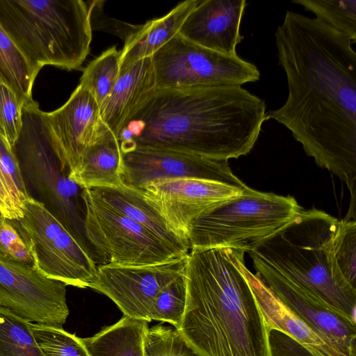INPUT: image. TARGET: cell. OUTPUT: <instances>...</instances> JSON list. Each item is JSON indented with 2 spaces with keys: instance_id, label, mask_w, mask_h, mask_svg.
<instances>
[{
  "instance_id": "30bf717a",
  "label": "cell",
  "mask_w": 356,
  "mask_h": 356,
  "mask_svg": "<svg viewBox=\"0 0 356 356\" xmlns=\"http://www.w3.org/2000/svg\"><path fill=\"white\" fill-rule=\"evenodd\" d=\"M156 89L238 86L259 79L257 66L177 34L151 57Z\"/></svg>"
},
{
  "instance_id": "d6986e66",
  "label": "cell",
  "mask_w": 356,
  "mask_h": 356,
  "mask_svg": "<svg viewBox=\"0 0 356 356\" xmlns=\"http://www.w3.org/2000/svg\"><path fill=\"white\" fill-rule=\"evenodd\" d=\"M155 90L151 57L120 72L112 91L99 108L103 122L119 140L122 131Z\"/></svg>"
},
{
  "instance_id": "ac0fdd59",
  "label": "cell",
  "mask_w": 356,
  "mask_h": 356,
  "mask_svg": "<svg viewBox=\"0 0 356 356\" xmlns=\"http://www.w3.org/2000/svg\"><path fill=\"white\" fill-rule=\"evenodd\" d=\"M243 258L239 261L240 268L270 331L273 330L284 334L310 356H350L325 340L282 302L259 276L253 274L246 268Z\"/></svg>"
},
{
  "instance_id": "3957f363",
  "label": "cell",
  "mask_w": 356,
  "mask_h": 356,
  "mask_svg": "<svg viewBox=\"0 0 356 356\" xmlns=\"http://www.w3.org/2000/svg\"><path fill=\"white\" fill-rule=\"evenodd\" d=\"M231 248L191 249L178 331L200 356H272L270 329Z\"/></svg>"
},
{
  "instance_id": "d590c367",
  "label": "cell",
  "mask_w": 356,
  "mask_h": 356,
  "mask_svg": "<svg viewBox=\"0 0 356 356\" xmlns=\"http://www.w3.org/2000/svg\"><path fill=\"white\" fill-rule=\"evenodd\" d=\"M0 215H1V213H0Z\"/></svg>"
},
{
  "instance_id": "2e32d148",
  "label": "cell",
  "mask_w": 356,
  "mask_h": 356,
  "mask_svg": "<svg viewBox=\"0 0 356 356\" xmlns=\"http://www.w3.org/2000/svg\"><path fill=\"white\" fill-rule=\"evenodd\" d=\"M257 275L287 307L328 342L350 356H355L356 326L327 309L296 284L252 258Z\"/></svg>"
},
{
  "instance_id": "8fae6325",
  "label": "cell",
  "mask_w": 356,
  "mask_h": 356,
  "mask_svg": "<svg viewBox=\"0 0 356 356\" xmlns=\"http://www.w3.org/2000/svg\"><path fill=\"white\" fill-rule=\"evenodd\" d=\"M246 188L201 179L161 178L146 183L140 189L169 230L190 246L189 232L195 220L222 202L240 196Z\"/></svg>"
},
{
  "instance_id": "1f68e13d",
  "label": "cell",
  "mask_w": 356,
  "mask_h": 356,
  "mask_svg": "<svg viewBox=\"0 0 356 356\" xmlns=\"http://www.w3.org/2000/svg\"><path fill=\"white\" fill-rule=\"evenodd\" d=\"M0 121L3 136L13 147L22 125V105L15 94L6 85L0 83Z\"/></svg>"
},
{
  "instance_id": "ffe728a7",
  "label": "cell",
  "mask_w": 356,
  "mask_h": 356,
  "mask_svg": "<svg viewBox=\"0 0 356 356\" xmlns=\"http://www.w3.org/2000/svg\"><path fill=\"white\" fill-rule=\"evenodd\" d=\"M199 1H182L165 15L148 21L131 31L120 51V72L141 59L152 57L176 36Z\"/></svg>"
},
{
  "instance_id": "4316f807",
  "label": "cell",
  "mask_w": 356,
  "mask_h": 356,
  "mask_svg": "<svg viewBox=\"0 0 356 356\" xmlns=\"http://www.w3.org/2000/svg\"><path fill=\"white\" fill-rule=\"evenodd\" d=\"M316 18L356 42V0H293Z\"/></svg>"
},
{
  "instance_id": "d4e9b609",
  "label": "cell",
  "mask_w": 356,
  "mask_h": 356,
  "mask_svg": "<svg viewBox=\"0 0 356 356\" xmlns=\"http://www.w3.org/2000/svg\"><path fill=\"white\" fill-rule=\"evenodd\" d=\"M30 323L0 307V356H45Z\"/></svg>"
},
{
  "instance_id": "603a6c76",
  "label": "cell",
  "mask_w": 356,
  "mask_h": 356,
  "mask_svg": "<svg viewBox=\"0 0 356 356\" xmlns=\"http://www.w3.org/2000/svg\"><path fill=\"white\" fill-rule=\"evenodd\" d=\"M149 323L124 315L115 324L81 340L89 356H145Z\"/></svg>"
},
{
  "instance_id": "5bb4252c",
  "label": "cell",
  "mask_w": 356,
  "mask_h": 356,
  "mask_svg": "<svg viewBox=\"0 0 356 356\" xmlns=\"http://www.w3.org/2000/svg\"><path fill=\"white\" fill-rule=\"evenodd\" d=\"M188 255L149 266L101 264L89 288L109 298L124 316L149 322V312L155 298L184 274Z\"/></svg>"
},
{
  "instance_id": "83f0119b",
  "label": "cell",
  "mask_w": 356,
  "mask_h": 356,
  "mask_svg": "<svg viewBox=\"0 0 356 356\" xmlns=\"http://www.w3.org/2000/svg\"><path fill=\"white\" fill-rule=\"evenodd\" d=\"M332 257L337 275L356 288L355 220H338L332 239Z\"/></svg>"
},
{
  "instance_id": "ba28073f",
  "label": "cell",
  "mask_w": 356,
  "mask_h": 356,
  "mask_svg": "<svg viewBox=\"0 0 356 356\" xmlns=\"http://www.w3.org/2000/svg\"><path fill=\"white\" fill-rule=\"evenodd\" d=\"M10 220L26 244L38 271L67 286L89 287L97 269L91 252L83 238L42 202L29 196L23 216Z\"/></svg>"
},
{
  "instance_id": "7402d4cb",
  "label": "cell",
  "mask_w": 356,
  "mask_h": 356,
  "mask_svg": "<svg viewBox=\"0 0 356 356\" xmlns=\"http://www.w3.org/2000/svg\"><path fill=\"white\" fill-rule=\"evenodd\" d=\"M120 141L106 127L69 179L80 188H115L124 184Z\"/></svg>"
},
{
  "instance_id": "4fadbf2b",
  "label": "cell",
  "mask_w": 356,
  "mask_h": 356,
  "mask_svg": "<svg viewBox=\"0 0 356 356\" xmlns=\"http://www.w3.org/2000/svg\"><path fill=\"white\" fill-rule=\"evenodd\" d=\"M121 144V143H120ZM126 185L141 188L161 178H195L219 181L242 189L248 187L219 161L172 149L121 145Z\"/></svg>"
},
{
  "instance_id": "9c48e42d",
  "label": "cell",
  "mask_w": 356,
  "mask_h": 356,
  "mask_svg": "<svg viewBox=\"0 0 356 356\" xmlns=\"http://www.w3.org/2000/svg\"><path fill=\"white\" fill-rule=\"evenodd\" d=\"M80 197L83 234L102 264L142 266L186 256L108 205L91 188H82Z\"/></svg>"
},
{
  "instance_id": "52a82bcc",
  "label": "cell",
  "mask_w": 356,
  "mask_h": 356,
  "mask_svg": "<svg viewBox=\"0 0 356 356\" xmlns=\"http://www.w3.org/2000/svg\"><path fill=\"white\" fill-rule=\"evenodd\" d=\"M22 128L13 149L26 185L28 183L34 192L32 197H37L35 200L82 237L76 225L75 200L79 187L61 170L58 146L46 112L32 99L22 106Z\"/></svg>"
},
{
  "instance_id": "f1b7e54d",
  "label": "cell",
  "mask_w": 356,
  "mask_h": 356,
  "mask_svg": "<svg viewBox=\"0 0 356 356\" xmlns=\"http://www.w3.org/2000/svg\"><path fill=\"white\" fill-rule=\"evenodd\" d=\"M184 274L169 284L156 296L149 312V322L152 320L165 322L177 330L179 329L186 300Z\"/></svg>"
},
{
  "instance_id": "7c38bea8",
  "label": "cell",
  "mask_w": 356,
  "mask_h": 356,
  "mask_svg": "<svg viewBox=\"0 0 356 356\" xmlns=\"http://www.w3.org/2000/svg\"><path fill=\"white\" fill-rule=\"evenodd\" d=\"M66 286L0 254V307L30 323L63 327L69 316Z\"/></svg>"
},
{
  "instance_id": "6da1fadb",
  "label": "cell",
  "mask_w": 356,
  "mask_h": 356,
  "mask_svg": "<svg viewBox=\"0 0 356 356\" xmlns=\"http://www.w3.org/2000/svg\"><path fill=\"white\" fill-rule=\"evenodd\" d=\"M288 95L268 113L316 165L346 182L356 211V53L353 42L317 18L288 10L275 33Z\"/></svg>"
},
{
  "instance_id": "9a60e30c",
  "label": "cell",
  "mask_w": 356,
  "mask_h": 356,
  "mask_svg": "<svg viewBox=\"0 0 356 356\" xmlns=\"http://www.w3.org/2000/svg\"><path fill=\"white\" fill-rule=\"evenodd\" d=\"M46 118L58 148L61 170L69 177L106 127L99 106L89 91L79 84L63 106L46 112Z\"/></svg>"
},
{
  "instance_id": "cb8c5ba5",
  "label": "cell",
  "mask_w": 356,
  "mask_h": 356,
  "mask_svg": "<svg viewBox=\"0 0 356 356\" xmlns=\"http://www.w3.org/2000/svg\"><path fill=\"white\" fill-rule=\"evenodd\" d=\"M38 74L0 24V82L13 91L22 106L33 99Z\"/></svg>"
},
{
  "instance_id": "484cf974",
  "label": "cell",
  "mask_w": 356,
  "mask_h": 356,
  "mask_svg": "<svg viewBox=\"0 0 356 356\" xmlns=\"http://www.w3.org/2000/svg\"><path fill=\"white\" fill-rule=\"evenodd\" d=\"M120 72V51L114 46L85 67L79 85L89 91L100 108L112 91Z\"/></svg>"
},
{
  "instance_id": "f546056e",
  "label": "cell",
  "mask_w": 356,
  "mask_h": 356,
  "mask_svg": "<svg viewBox=\"0 0 356 356\" xmlns=\"http://www.w3.org/2000/svg\"><path fill=\"white\" fill-rule=\"evenodd\" d=\"M30 325L45 356H89L81 338L63 327L34 323Z\"/></svg>"
},
{
  "instance_id": "5b68a950",
  "label": "cell",
  "mask_w": 356,
  "mask_h": 356,
  "mask_svg": "<svg viewBox=\"0 0 356 356\" xmlns=\"http://www.w3.org/2000/svg\"><path fill=\"white\" fill-rule=\"evenodd\" d=\"M81 0H0V24L38 73L45 65L72 70L92 41V9Z\"/></svg>"
},
{
  "instance_id": "4dcf8cb0",
  "label": "cell",
  "mask_w": 356,
  "mask_h": 356,
  "mask_svg": "<svg viewBox=\"0 0 356 356\" xmlns=\"http://www.w3.org/2000/svg\"><path fill=\"white\" fill-rule=\"evenodd\" d=\"M145 356H200L175 328L163 325L149 327L145 339Z\"/></svg>"
},
{
  "instance_id": "d6a6232c",
  "label": "cell",
  "mask_w": 356,
  "mask_h": 356,
  "mask_svg": "<svg viewBox=\"0 0 356 356\" xmlns=\"http://www.w3.org/2000/svg\"><path fill=\"white\" fill-rule=\"evenodd\" d=\"M0 254L22 264L33 265V259L19 233L9 219L0 215Z\"/></svg>"
},
{
  "instance_id": "7a4b0ae2",
  "label": "cell",
  "mask_w": 356,
  "mask_h": 356,
  "mask_svg": "<svg viewBox=\"0 0 356 356\" xmlns=\"http://www.w3.org/2000/svg\"><path fill=\"white\" fill-rule=\"evenodd\" d=\"M268 119L264 100L241 86L156 89L120 141L228 161L252 149Z\"/></svg>"
},
{
  "instance_id": "44dd1931",
  "label": "cell",
  "mask_w": 356,
  "mask_h": 356,
  "mask_svg": "<svg viewBox=\"0 0 356 356\" xmlns=\"http://www.w3.org/2000/svg\"><path fill=\"white\" fill-rule=\"evenodd\" d=\"M108 205L139 224L164 244L182 255L191 248L168 229L159 212L145 199L140 188L124 184L115 188H91Z\"/></svg>"
},
{
  "instance_id": "836d02e7",
  "label": "cell",
  "mask_w": 356,
  "mask_h": 356,
  "mask_svg": "<svg viewBox=\"0 0 356 356\" xmlns=\"http://www.w3.org/2000/svg\"><path fill=\"white\" fill-rule=\"evenodd\" d=\"M0 164L3 172L19 193L28 199L29 194L17 155L6 138L0 134Z\"/></svg>"
},
{
  "instance_id": "e575fe53",
  "label": "cell",
  "mask_w": 356,
  "mask_h": 356,
  "mask_svg": "<svg viewBox=\"0 0 356 356\" xmlns=\"http://www.w3.org/2000/svg\"><path fill=\"white\" fill-rule=\"evenodd\" d=\"M0 134L3 136V129H2V127H1V121H0Z\"/></svg>"
},
{
  "instance_id": "8992f818",
  "label": "cell",
  "mask_w": 356,
  "mask_h": 356,
  "mask_svg": "<svg viewBox=\"0 0 356 356\" xmlns=\"http://www.w3.org/2000/svg\"><path fill=\"white\" fill-rule=\"evenodd\" d=\"M302 208L292 196L264 193L248 187L193 223L191 249L231 248L250 252L291 222Z\"/></svg>"
},
{
  "instance_id": "e0dca14e",
  "label": "cell",
  "mask_w": 356,
  "mask_h": 356,
  "mask_svg": "<svg viewBox=\"0 0 356 356\" xmlns=\"http://www.w3.org/2000/svg\"><path fill=\"white\" fill-rule=\"evenodd\" d=\"M245 0H200L179 34L210 50L233 56L243 37L240 26Z\"/></svg>"
},
{
  "instance_id": "277c9868",
  "label": "cell",
  "mask_w": 356,
  "mask_h": 356,
  "mask_svg": "<svg viewBox=\"0 0 356 356\" xmlns=\"http://www.w3.org/2000/svg\"><path fill=\"white\" fill-rule=\"evenodd\" d=\"M337 222L325 211L302 209L248 253L356 326V288L339 277L333 266L332 245Z\"/></svg>"
}]
</instances>
